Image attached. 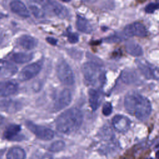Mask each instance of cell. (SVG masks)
<instances>
[{
    "label": "cell",
    "mask_w": 159,
    "mask_h": 159,
    "mask_svg": "<svg viewBox=\"0 0 159 159\" xmlns=\"http://www.w3.org/2000/svg\"><path fill=\"white\" fill-rule=\"evenodd\" d=\"M17 44L25 50L34 48L38 43L36 39L29 35H22L17 39Z\"/></svg>",
    "instance_id": "obj_16"
},
{
    "label": "cell",
    "mask_w": 159,
    "mask_h": 159,
    "mask_svg": "<svg viewBox=\"0 0 159 159\" xmlns=\"http://www.w3.org/2000/svg\"><path fill=\"white\" fill-rule=\"evenodd\" d=\"M71 94L68 89H63L60 91L54 105L56 111L65 109L70 105L71 102Z\"/></svg>",
    "instance_id": "obj_10"
},
{
    "label": "cell",
    "mask_w": 159,
    "mask_h": 159,
    "mask_svg": "<svg viewBox=\"0 0 159 159\" xmlns=\"http://www.w3.org/2000/svg\"><path fill=\"white\" fill-rule=\"evenodd\" d=\"M46 40L48 43H49L50 44H51L52 45H56L57 44V42H58L57 39H56L55 38H53V37H47L46 39Z\"/></svg>",
    "instance_id": "obj_29"
},
{
    "label": "cell",
    "mask_w": 159,
    "mask_h": 159,
    "mask_svg": "<svg viewBox=\"0 0 159 159\" xmlns=\"http://www.w3.org/2000/svg\"><path fill=\"white\" fill-rule=\"evenodd\" d=\"M66 35L68 42L71 43H76L79 41V36L76 33L68 32Z\"/></svg>",
    "instance_id": "obj_28"
},
{
    "label": "cell",
    "mask_w": 159,
    "mask_h": 159,
    "mask_svg": "<svg viewBox=\"0 0 159 159\" xmlns=\"http://www.w3.org/2000/svg\"><path fill=\"white\" fill-rule=\"evenodd\" d=\"M18 84L15 81H0V97L5 98L12 95L18 91Z\"/></svg>",
    "instance_id": "obj_12"
},
{
    "label": "cell",
    "mask_w": 159,
    "mask_h": 159,
    "mask_svg": "<svg viewBox=\"0 0 159 159\" xmlns=\"http://www.w3.org/2000/svg\"><path fill=\"white\" fill-rule=\"evenodd\" d=\"M56 70L57 76L63 84L66 85H72L74 84L75 76L73 71L65 61H59L57 65Z\"/></svg>",
    "instance_id": "obj_4"
},
{
    "label": "cell",
    "mask_w": 159,
    "mask_h": 159,
    "mask_svg": "<svg viewBox=\"0 0 159 159\" xmlns=\"http://www.w3.org/2000/svg\"><path fill=\"white\" fill-rule=\"evenodd\" d=\"M124 33L127 37L137 36L139 37H145L148 34L146 27L139 22L126 25L124 29Z\"/></svg>",
    "instance_id": "obj_7"
},
{
    "label": "cell",
    "mask_w": 159,
    "mask_h": 159,
    "mask_svg": "<svg viewBox=\"0 0 159 159\" xmlns=\"http://www.w3.org/2000/svg\"><path fill=\"white\" fill-rule=\"evenodd\" d=\"M29 8H30L32 13L33 14V15L36 18L39 19V18H42L44 16L43 11L41 8H40V7L37 6L36 4H30Z\"/></svg>",
    "instance_id": "obj_25"
},
{
    "label": "cell",
    "mask_w": 159,
    "mask_h": 159,
    "mask_svg": "<svg viewBox=\"0 0 159 159\" xmlns=\"http://www.w3.org/2000/svg\"><path fill=\"white\" fill-rule=\"evenodd\" d=\"M21 126L18 124H10L5 129L3 137L11 141H20L23 140V136L20 135Z\"/></svg>",
    "instance_id": "obj_11"
},
{
    "label": "cell",
    "mask_w": 159,
    "mask_h": 159,
    "mask_svg": "<svg viewBox=\"0 0 159 159\" xmlns=\"http://www.w3.org/2000/svg\"><path fill=\"white\" fill-rule=\"evenodd\" d=\"M122 81L127 84H134L139 81V78L135 71L131 70H125L121 74Z\"/></svg>",
    "instance_id": "obj_21"
},
{
    "label": "cell",
    "mask_w": 159,
    "mask_h": 159,
    "mask_svg": "<svg viewBox=\"0 0 159 159\" xmlns=\"http://www.w3.org/2000/svg\"><path fill=\"white\" fill-rule=\"evenodd\" d=\"M45 6L47 9L50 10L55 15L60 18H65L68 14L67 9L57 1H48L46 2Z\"/></svg>",
    "instance_id": "obj_14"
},
{
    "label": "cell",
    "mask_w": 159,
    "mask_h": 159,
    "mask_svg": "<svg viewBox=\"0 0 159 159\" xmlns=\"http://www.w3.org/2000/svg\"><path fill=\"white\" fill-rule=\"evenodd\" d=\"M112 125L117 132L125 133L127 132L130 128V120L127 117L119 114L112 118Z\"/></svg>",
    "instance_id": "obj_9"
},
{
    "label": "cell",
    "mask_w": 159,
    "mask_h": 159,
    "mask_svg": "<svg viewBox=\"0 0 159 159\" xmlns=\"http://www.w3.org/2000/svg\"><path fill=\"white\" fill-rule=\"evenodd\" d=\"M17 68L13 63L6 60H0V78H7L14 75Z\"/></svg>",
    "instance_id": "obj_13"
},
{
    "label": "cell",
    "mask_w": 159,
    "mask_h": 159,
    "mask_svg": "<svg viewBox=\"0 0 159 159\" xmlns=\"http://www.w3.org/2000/svg\"><path fill=\"white\" fill-rule=\"evenodd\" d=\"M19 104L17 102L13 101H5L0 103V107L2 110L9 113L16 112L18 109H19Z\"/></svg>",
    "instance_id": "obj_23"
},
{
    "label": "cell",
    "mask_w": 159,
    "mask_h": 159,
    "mask_svg": "<svg viewBox=\"0 0 159 159\" xmlns=\"http://www.w3.org/2000/svg\"><path fill=\"white\" fill-rule=\"evenodd\" d=\"M26 153L25 150L19 147H14L11 148L7 154V159H25Z\"/></svg>",
    "instance_id": "obj_20"
},
{
    "label": "cell",
    "mask_w": 159,
    "mask_h": 159,
    "mask_svg": "<svg viewBox=\"0 0 159 159\" xmlns=\"http://www.w3.org/2000/svg\"><path fill=\"white\" fill-rule=\"evenodd\" d=\"M76 24L78 30L83 33L89 34L93 31V26L89 21L82 16H78Z\"/></svg>",
    "instance_id": "obj_17"
},
{
    "label": "cell",
    "mask_w": 159,
    "mask_h": 159,
    "mask_svg": "<svg viewBox=\"0 0 159 159\" xmlns=\"http://www.w3.org/2000/svg\"><path fill=\"white\" fill-rule=\"evenodd\" d=\"M158 9V2H150L145 6L144 10L146 13L152 14Z\"/></svg>",
    "instance_id": "obj_26"
},
{
    "label": "cell",
    "mask_w": 159,
    "mask_h": 159,
    "mask_svg": "<svg viewBox=\"0 0 159 159\" xmlns=\"http://www.w3.org/2000/svg\"><path fill=\"white\" fill-rule=\"evenodd\" d=\"M124 107L130 115L144 121L152 112V104L148 98L136 91H130L124 97Z\"/></svg>",
    "instance_id": "obj_1"
},
{
    "label": "cell",
    "mask_w": 159,
    "mask_h": 159,
    "mask_svg": "<svg viewBox=\"0 0 159 159\" xmlns=\"http://www.w3.org/2000/svg\"><path fill=\"white\" fill-rule=\"evenodd\" d=\"M112 112V106L111 103L109 102H106L102 106V114L105 116H108L111 115Z\"/></svg>",
    "instance_id": "obj_27"
},
{
    "label": "cell",
    "mask_w": 159,
    "mask_h": 159,
    "mask_svg": "<svg viewBox=\"0 0 159 159\" xmlns=\"http://www.w3.org/2000/svg\"><path fill=\"white\" fill-rule=\"evenodd\" d=\"M35 159H53V158L51 155H50L47 153H45V154H43V155H40V157H37Z\"/></svg>",
    "instance_id": "obj_30"
},
{
    "label": "cell",
    "mask_w": 159,
    "mask_h": 159,
    "mask_svg": "<svg viewBox=\"0 0 159 159\" xmlns=\"http://www.w3.org/2000/svg\"><path fill=\"white\" fill-rule=\"evenodd\" d=\"M89 102L93 111H96L100 104V93L95 89H90L88 91Z\"/></svg>",
    "instance_id": "obj_19"
},
{
    "label": "cell",
    "mask_w": 159,
    "mask_h": 159,
    "mask_svg": "<svg viewBox=\"0 0 159 159\" xmlns=\"http://www.w3.org/2000/svg\"><path fill=\"white\" fill-rule=\"evenodd\" d=\"M83 120L82 112L72 107L62 112L56 120V128L64 134H70L76 132L81 127Z\"/></svg>",
    "instance_id": "obj_2"
},
{
    "label": "cell",
    "mask_w": 159,
    "mask_h": 159,
    "mask_svg": "<svg viewBox=\"0 0 159 159\" xmlns=\"http://www.w3.org/2000/svg\"><path fill=\"white\" fill-rule=\"evenodd\" d=\"M145 159H154V158H145Z\"/></svg>",
    "instance_id": "obj_32"
},
{
    "label": "cell",
    "mask_w": 159,
    "mask_h": 159,
    "mask_svg": "<svg viewBox=\"0 0 159 159\" xmlns=\"http://www.w3.org/2000/svg\"><path fill=\"white\" fill-rule=\"evenodd\" d=\"M11 11L22 17H29L30 16V12L27 8L26 6L21 1H11L9 4Z\"/></svg>",
    "instance_id": "obj_15"
},
{
    "label": "cell",
    "mask_w": 159,
    "mask_h": 159,
    "mask_svg": "<svg viewBox=\"0 0 159 159\" xmlns=\"http://www.w3.org/2000/svg\"><path fill=\"white\" fill-rule=\"evenodd\" d=\"M65 143L63 140H56L51 143L48 147V150L51 152H59L64 149Z\"/></svg>",
    "instance_id": "obj_24"
},
{
    "label": "cell",
    "mask_w": 159,
    "mask_h": 159,
    "mask_svg": "<svg viewBox=\"0 0 159 159\" xmlns=\"http://www.w3.org/2000/svg\"><path fill=\"white\" fill-rule=\"evenodd\" d=\"M137 65L140 72L147 79H154L157 80L158 78V69L150 65L145 60H137Z\"/></svg>",
    "instance_id": "obj_8"
},
{
    "label": "cell",
    "mask_w": 159,
    "mask_h": 159,
    "mask_svg": "<svg viewBox=\"0 0 159 159\" xmlns=\"http://www.w3.org/2000/svg\"><path fill=\"white\" fill-rule=\"evenodd\" d=\"M33 58L32 53H27L24 52H17L13 53L11 56V59L16 63L22 64L30 61Z\"/></svg>",
    "instance_id": "obj_22"
},
{
    "label": "cell",
    "mask_w": 159,
    "mask_h": 159,
    "mask_svg": "<svg viewBox=\"0 0 159 159\" xmlns=\"http://www.w3.org/2000/svg\"><path fill=\"white\" fill-rule=\"evenodd\" d=\"M42 69V64L39 62L33 63L24 67L20 71L18 78L24 81L29 80L39 74Z\"/></svg>",
    "instance_id": "obj_6"
},
{
    "label": "cell",
    "mask_w": 159,
    "mask_h": 159,
    "mask_svg": "<svg viewBox=\"0 0 159 159\" xmlns=\"http://www.w3.org/2000/svg\"><path fill=\"white\" fill-rule=\"evenodd\" d=\"M82 72L85 81L90 85L96 86L104 81V70L99 65L94 62L84 63L82 66Z\"/></svg>",
    "instance_id": "obj_3"
},
{
    "label": "cell",
    "mask_w": 159,
    "mask_h": 159,
    "mask_svg": "<svg viewBox=\"0 0 159 159\" xmlns=\"http://www.w3.org/2000/svg\"><path fill=\"white\" fill-rule=\"evenodd\" d=\"M25 125L32 133L40 140L48 141L54 137V132L51 129L35 124L29 120L25 122Z\"/></svg>",
    "instance_id": "obj_5"
},
{
    "label": "cell",
    "mask_w": 159,
    "mask_h": 159,
    "mask_svg": "<svg viewBox=\"0 0 159 159\" xmlns=\"http://www.w3.org/2000/svg\"><path fill=\"white\" fill-rule=\"evenodd\" d=\"M4 117L0 115V127H1V125H2V124L4 123Z\"/></svg>",
    "instance_id": "obj_31"
},
{
    "label": "cell",
    "mask_w": 159,
    "mask_h": 159,
    "mask_svg": "<svg viewBox=\"0 0 159 159\" xmlns=\"http://www.w3.org/2000/svg\"><path fill=\"white\" fill-rule=\"evenodd\" d=\"M125 48L127 52L132 56L140 57L142 56L143 53L142 47L139 43L133 41H129L125 43Z\"/></svg>",
    "instance_id": "obj_18"
}]
</instances>
